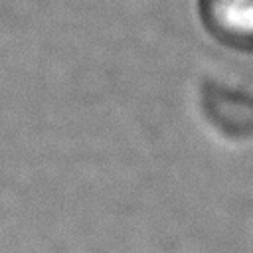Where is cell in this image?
<instances>
[{
	"label": "cell",
	"mask_w": 253,
	"mask_h": 253,
	"mask_svg": "<svg viewBox=\"0 0 253 253\" xmlns=\"http://www.w3.org/2000/svg\"><path fill=\"white\" fill-rule=\"evenodd\" d=\"M200 12L217 42L253 53V0H200Z\"/></svg>",
	"instance_id": "obj_1"
}]
</instances>
